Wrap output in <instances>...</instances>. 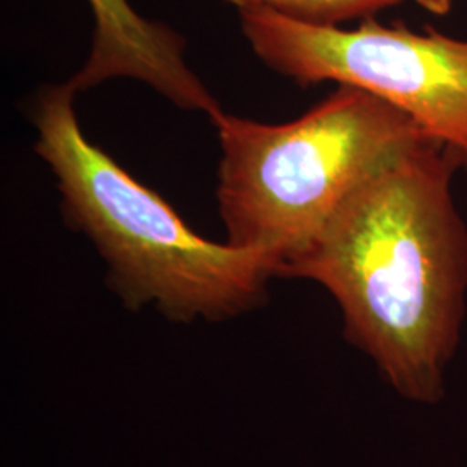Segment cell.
<instances>
[{
	"instance_id": "6da1fadb",
	"label": "cell",
	"mask_w": 467,
	"mask_h": 467,
	"mask_svg": "<svg viewBox=\"0 0 467 467\" xmlns=\"http://www.w3.org/2000/svg\"><path fill=\"white\" fill-rule=\"evenodd\" d=\"M459 168L433 137L410 146L351 194L284 275L324 285L351 345L420 403L443 397L466 312L467 227L451 194Z\"/></svg>"
},
{
	"instance_id": "7a4b0ae2",
	"label": "cell",
	"mask_w": 467,
	"mask_h": 467,
	"mask_svg": "<svg viewBox=\"0 0 467 467\" xmlns=\"http://www.w3.org/2000/svg\"><path fill=\"white\" fill-rule=\"evenodd\" d=\"M71 85L36 92L35 152L49 165L67 222L108 265V281L129 308L154 306L175 322L225 320L256 308L277 277L264 253L194 233L148 185L87 140Z\"/></svg>"
},
{
	"instance_id": "3957f363",
	"label": "cell",
	"mask_w": 467,
	"mask_h": 467,
	"mask_svg": "<svg viewBox=\"0 0 467 467\" xmlns=\"http://www.w3.org/2000/svg\"><path fill=\"white\" fill-rule=\"evenodd\" d=\"M222 148L218 212L227 243L264 253L284 277L351 194L410 146L431 137L391 104L339 85L285 123L212 117Z\"/></svg>"
},
{
	"instance_id": "277c9868",
	"label": "cell",
	"mask_w": 467,
	"mask_h": 467,
	"mask_svg": "<svg viewBox=\"0 0 467 467\" xmlns=\"http://www.w3.org/2000/svg\"><path fill=\"white\" fill-rule=\"evenodd\" d=\"M256 57L296 84L348 85L400 109L467 171V40L368 17L316 26L264 9L239 11Z\"/></svg>"
},
{
	"instance_id": "5b68a950",
	"label": "cell",
	"mask_w": 467,
	"mask_h": 467,
	"mask_svg": "<svg viewBox=\"0 0 467 467\" xmlns=\"http://www.w3.org/2000/svg\"><path fill=\"white\" fill-rule=\"evenodd\" d=\"M94 16L90 54L67 84L78 94L113 78L150 85L185 111L212 117L218 100L185 61L184 38L140 16L129 0H87Z\"/></svg>"
},
{
	"instance_id": "8992f818",
	"label": "cell",
	"mask_w": 467,
	"mask_h": 467,
	"mask_svg": "<svg viewBox=\"0 0 467 467\" xmlns=\"http://www.w3.org/2000/svg\"><path fill=\"white\" fill-rule=\"evenodd\" d=\"M237 11L264 9L316 26H339L350 19H368L403 0H223Z\"/></svg>"
},
{
	"instance_id": "52a82bcc",
	"label": "cell",
	"mask_w": 467,
	"mask_h": 467,
	"mask_svg": "<svg viewBox=\"0 0 467 467\" xmlns=\"http://www.w3.org/2000/svg\"><path fill=\"white\" fill-rule=\"evenodd\" d=\"M419 5L433 15H447L451 9V0H416Z\"/></svg>"
}]
</instances>
